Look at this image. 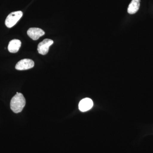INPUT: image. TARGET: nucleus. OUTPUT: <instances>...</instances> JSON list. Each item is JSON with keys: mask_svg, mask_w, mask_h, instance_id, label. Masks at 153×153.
<instances>
[{"mask_svg": "<svg viewBox=\"0 0 153 153\" xmlns=\"http://www.w3.org/2000/svg\"><path fill=\"white\" fill-rule=\"evenodd\" d=\"M26 105V100L22 94L17 92L12 98L10 102L11 109L15 113L22 111Z\"/></svg>", "mask_w": 153, "mask_h": 153, "instance_id": "obj_1", "label": "nucleus"}, {"mask_svg": "<svg viewBox=\"0 0 153 153\" xmlns=\"http://www.w3.org/2000/svg\"><path fill=\"white\" fill-rule=\"evenodd\" d=\"M23 16V13L21 11L13 12L9 14L5 20V25L7 27L11 28L18 22Z\"/></svg>", "mask_w": 153, "mask_h": 153, "instance_id": "obj_2", "label": "nucleus"}, {"mask_svg": "<svg viewBox=\"0 0 153 153\" xmlns=\"http://www.w3.org/2000/svg\"><path fill=\"white\" fill-rule=\"evenodd\" d=\"M54 41L49 39H45L42 42L39 43L38 46V51L39 54L42 55H45L49 52V48Z\"/></svg>", "mask_w": 153, "mask_h": 153, "instance_id": "obj_3", "label": "nucleus"}, {"mask_svg": "<svg viewBox=\"0 0 153 153\" xmlns=\"http://www.w3.org/2000/svg\"><path fill=\"white\" fill-rule=\"evenodd\" d=\"M35 63L33 60L30 59H24L20 60L16 66V69L25 70L33 68Z\"/></svg>", "mask_w": 153, "mask_h": 153, "instance_id": "obj_4", "label": "nucleus"}, {"mask_svg": "<svg viewBox=\"0 0 153 153\" xmlns=\"http://www.w3.org/2000/svg\"><path fill=\"white\" fill-rule=\"evenodd\" d=\"M27 34L30 38L34 41H36L41 36H44L45 32L40 28H30L27 31Z\"/></svg>", "mask_w": 153, "mask_h": 153, "instance_id": "obj_5", "label": "nucleus"}, {"mask_svg": "<svg viewBox=\"0 0 153 153\" xmlns=\"http://www.w3.org/2000/svg\"><path fill=\"white\" fill-rule=\"evenodd\" d=\"M93 105V102L92 100L89 98L83 99L79 104V109L82 112L88 111L92 108Z\"/></svg>", "mask_w": 153, "mask_h": 153, "instance_id": "obj_6", "label": "nucleus"}, {"mask_svg": "<svg viewBox=\"0 0 153 153\" xmlns=\"http://www.w3.org/2000/svg\"><path fill=\"white\" fill-rule=\"evenodd\" d=\"M22 42L18 39H14L9 43L8 49L11 53H16L21 47Z\"/></svg>", "mask_w": 153, "mask_h": 153, "instance_id": "obj_7", "label": "nucleus"}, {"mask_svg": "<svg viewBox=\"0 0 153 153\" xmlns=\"http://www.w3.org/2000/svg\"><path fill=\"white\" fill-rule=\"evenodd\" d=\"M140 6V0H132L131 2L129 5L128 13L130 14L136 13L139 9Z\"/></svg>", "mask_w": 153, "mask_h": 153, "instance_id": "obj_8", "label": "nucleus"}]
</instances>
